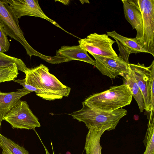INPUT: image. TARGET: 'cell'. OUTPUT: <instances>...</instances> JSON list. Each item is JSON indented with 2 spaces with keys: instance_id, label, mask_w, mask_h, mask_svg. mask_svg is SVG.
<instances>
[{
  "instance_id": "cell-1",
  "label": "cell",
  "mask_w": 154,
  "mask_h": 154,
  "mask_svg": "<svg viewBox=\"0 0 154 154\" xmlns=\"http://www.w3.org/2000/svg\"><path fill=\"white\" fill-rule=\"evenodd\" d=\"M26 84L38 89L41 97L48 100L61 99L68 97L71 88L62 84L54 75L49 72L45 66L41 64L31 69L29 68L25 73Z\"/></svg>"
},
{
  "instance_id": "cell-2",
  "label": "cell",
  "mask_w": 154,
  "mask_h": 154,
  "mask_svg": "<svg viewBox=\"0 0 154 154\" xmlns=\"http://www.w3.org/2000/svg\"><path fill=\"white\" fill-rule=\"evenodd\" d=\"M132 97L127 85L124 83L91 95L83 102L94 109L111 112L130 104Z\"/></svg>"
},
{
  "instance_id": "cell-3",
  "label": "cell",
  "mask_w": 154,
  "mask_h": 154,
  "mask_svg": "<svg viewBox=\"0 0 154 154\" xmlns=\"http://www.w3.org/2000/svg\"><path fill=\"white\" fill-rule=\"evenodd\" d=\"M82 103V106L80 109L69 115L73 119L83 122L88 129L113 130L121 119L127 114V111L122 108L111 112H105L94 109L84 102Z\"/></svg>"
},
{
  "instance_id": "cell-4",
  "label": "cell",
  "mask_w": 154,
  "mask_h": 154,
  "mask_svg": "<svg viewBox=\"0 0 154 154\" xmlns=\"http://www.w3.org/2000/svg\"><path fill=\"white\" fill-rule=\"evenodd\" d=\"M18 19L5 0H0V23L7 35L19 42L30 57L36 56L43 59L45 55L34 49L26 39L19 26Z\"/></svg>"
},
{
  "instance_id": "cell-5",
  "label": "cell",
  "mask_w": 154,
  "mask_h": 154,
  "mask_svg": "<svg viewBox=\"0 0 154 154\" xmlns=\"http://www.w3.org/2000/svg\"><path fill=\"white\" fill-rule=\"evenodd\" d=\"M13 129L35 130L41 126L38 118L29 108L25 101L20 100L3 118Z\"/></svg>"
},
{
  "instance_id": "cell-6",
  "label": "cell",
  "mask_w": 154,
  "mask_h": 154,
  "mask_svg": "<svg viewBox=\"0 0 154 154\" xmlns=\"http://www.w3.org/2000/svg\"><path fill=\"white\" fill-rule=\"evenodd\" d=\"M79 45L91 55H95L118 59L119 57L113 49L112 45L116 42L106 34L91 33L79 41Z\"/></svg>"
},
{
  "instance_id": "cell-7",
  "label": "cell",
  "mask_w": 154,
  "mask_h": 154,
  "mask_svg": "<svg viewBox=\"0 0 154 154\" xmlns=\"http://www.w3.org/2000/svg\"><path fill=\"white\" fill-rule=\"evenodd\" d=\"M143 21L141 45L145 51L154 57V0H137Z\"/></svg>"
},
{
  "instance_id": "cell-8",
  "label": "cell",
  "mask_w": 154,
  "mask_h": 154,
  "mask_svg": "<svg viewBox=\"0 0 154 154\" xmlns=\"http://www.w3.org/2000/svg\"><path fill=\"white\" fill-rule=\"evenodd\" d=\"M9 5L18 19L23 16L38 17L49 21L56 26L63 30L55 21L48 17L43 12L38 0H5Z\"/></svg>"
},
{
  "instance_id": "cell-9",
  "label": "cell",
  "mask_w": 154,
  "mask_h": 154,
  "mask_svg": "<svg viewBox=\"0 0 154 154\" xmlns=\"http://www.w3.org/2000/svg\"><path fill=\"white\" fill-rule=\"evenodd\" d=\"M91 55L95 59L96 67L103 75L111 79H115L119 75L123 77L124 74L130 72L129 63H126L120 57L118 59H114L95 55Z\"/></svg>"
},
{
  "instance_id": "cell-10",
  "label": "cell",
  "mask_w": 154,
  "mask_h": 154,
  "mask_svg": "<svg viewBox=\"0 0 154 154\" xmlns=\"http://www.w3.org/2000/svg\"><path fill=\"white\" fill-rule=\"evenodd\" d=\"M130 69L142 94L144 109L149 112L151 108L150 75L151 66L146 67L144 64H129Z\"/></svg>"
},
{
  "instance_id": "cell-11",
  "label": "cell",
  "mask_w": 154,
  "mask_h": 154,
  "mask_svg": "<svg viewBox=\"0 0 154 154\" xmlns=\"http://www.w3.org/2000/svg\"><path fill=\"white\" fill-rule=\"evenodd\" d=\"M125 17L137 32L136 38L140 42L143 36V28L142 15L137 0H122Z\"/></svg>"
},
{
  "instance_id": "cell-12",
  "label": "cell",
  "mask_w": 154,
  "mask_h": 154,
  "mask_svg": "<svg viewBox=\"0 0 154 154\" xmlns=\"http://www.w3.org/2000/svg\"><path fill=\"white\" fill-rule=\"evenodd\" d=\"M18 90L10 92H2L0 91V132L3 118L21 97L32 92L24 88Z\"/></svg>"
},
{
  "instance_id": "cell-13",
  "label": "cell",
  "mask_w": 154,
  "mask_h": 154,
  "mask_svg": "<svg viewBox=\"0 0 154 154\" xmlns=\"http://www.w3.org/2000/svg\"><path fill=\"white\" fill-rule=\"evenodd\" d=\"M56 55L66 58L69 61L77 60L86 62L95 67L96 64L88 55L87 52L79 45L72 46H63L56 51Z\"/></svg>"
},
{
  "instance_id": "cell-14",
  "label": "cell",
  "mask_w": 154,
  "mask_h": 154,
  "mask_svg": "<svg viewBox=\"0 0 154 154\" xmlns=\"http://www.w3.org/2000/svg\"><path fill=\"white\" fill-rule=\"evenodd\" d=\"M88 129L84 146L86 154H102V147L100 144V140L102 134L107 129L95 128Z\"/></svg>"
},
{
  "instance_id": "cell-15",
  "label": "cell",
  "mask_w": 154,
  "mask_h": 154,
  "mask_svg": "<svg viewBox=\"0 0 154 154\" xmlns=\"http://www.w3.org/2000/svg\"><path fill=\"white\" fill-rule=\"evenodd\" d=\"M106 34L121 43L132 53H147L143 48L140 42L135 37L129 38L124 36L116 31L107 32Z\"/></svg>"
},
{
  "instance_id": "cell-16",
  "label": "cell",
  "mask_w": 154,
  "mask_h": 154,
  "mask_svg": "<svg viewBox=\"0 0 154 154\" xmlns=\"http://www.w3.org/2000/svg\"><path fill=\"white\" fill-rule=\"evenodd\" d=\"M123 77L137 103L140 112H143L144 109L143 96L131 69L130 72L124 74Z\"/></svg>"
},
{
  "instance_id": "cell-17",
  "label": "cell",
  "mask_w": 154,
  "mask_h": 154,
  "mask_svg": "<svg viewBox=\"0 0 154 154\" xmlns=\"http://www.w3.org/2000/svg\"><path fill=\"white\" fill-rule=\"evenodd\" d=\"M0 147L2 149L1 154H30L23 146L5 137L0 132Z\"/></svg>"
},
{
  "instance_id": "cell-18",
  "label": "cell",
  "mask_w": 154,
  "mask_h": 154,
  "mask_svg": "<svg viewBox=\"0 0 154 154\" xmlns=\"http://www.w3.org/2000/svg\"><path fill=\"white\" fill-rule=\"evenodd\" d=\"M154 119L149 117L148 128L143 143L146 148L143 154H154Z\"/></svg>"
},
{
  "instance_id": "cell-19",
  "label": "cell",
  "mask_w": 154,
  "mask_h": 154,
  "mask_svg": "<svg viewBox=\"0 0 154 154\" xmlns=\"http://www.w3.org/2000/svg\"><path fill=\"white\" fill-rule=\"evenodd\" d=\"M18 70L23 72L22 69L15 63L8 66L0 67V83L13 81L17 78Z\"/></svg>"
},
{
  "instance_id": "cell-20",
  "label": "cell",
  "mask_w": 154,
  "mask_h": 154,
  "mask_svg": "<svg viewBox=\"0 0 154 154\" xmlns=\"http://www.w3.org/2000/svg\"><path fill=\"white\" fill-rule=\"evenodd\" d=\"M14 63L17 64L25 73L28 70L24 62L20 59L0 52V67L8 66Z\"/></svg>"
},
{
  "instance_id": "cell-21",
  "label": "cell",
  "mask_w": 154,
  "mask_h": 154,
  "mask_svg": "<svg viewBox=\"0 0 154 154\" xmlns=\"http://www.w3.org/2000/svg\"><path fill=\"white\" fill-rule=\"evenodd\" d=\"M7 35L0 23V52L4 53L7 51L10 47V43Z\"/></svg>"
},
{
  "instance_id": "cell-22",
  "label": "cell",
  "mask_w": 154,
  "mask_h": 154,
  "mask_svg": "<svg viewBox=\"0 0 154 154\" xmlns=\"http://www.w3.org/2000/svg\"><path fill=\"white\" fill-rule=\"evenodd\" d=\"M150 75V88L151 94V108L150 114H153L154 105V60H153L151 64Z\"/></svg>"
},
{
  "instance_id": "cell-23",
  "label": "cell",
  "mask_w": 154,
  "mask_h": 154,
  "mask_svg": "<svg viewBox=\"0 0 154 154\" xmlns=\"http://www.w3.org/2000/svg\"><path fill=\"white\" fill-rule=\"evenodd\" d=\"M116 41L118 45L119 51V57L129 64L128 58L129 55L131 54L130 51L118 41Z\"/></svg>"
},
{
  "instance_id": "cell-24",
  "label": "cell",
  "mask_w": 154,
  "mask_h": 154,
  "mask_svg": "<svg viewBox=\"0 0 154 154\" xmlns=\"http://www.w3.org/2000/svg\"><path fill=\"white\" fill-rule=\"evenodd\" d=\"M42 143L43 144V146H44V147L45 149V152H46V154H50L49 152H48V150L46 148V147L45 146L43 145V143ZM51 146H52V151H53V154H54V150H53V146H52V143L51 142Z\"/></svg>"
}]
</instances>
